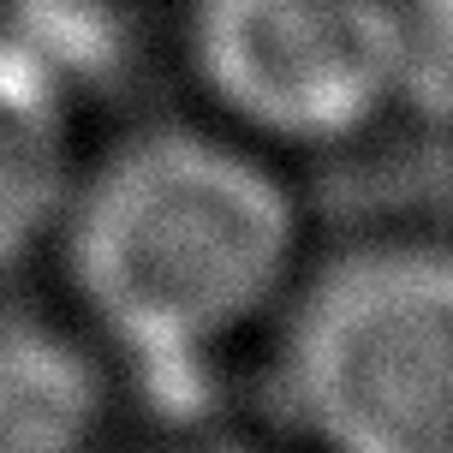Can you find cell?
Segmentation results:
<instances>
[{
  "label": "cell",
  "mask_w": 453,
  "mask_h": 453,
  "mask_svg": "<svg viewBox=\"0 0 453 453\" xmlns=\"http://www.w3.org/2000/svg\"><path fill=\"white\" fill-rule=\"evenodd\" d=\"M150 453H250V448H233L221 435H197V441H173V448H150Z\"/></svg>",
  "instance_id": "obj_7"
},
{
  "label": "cell",
  "mask_w": 453,
  "mask_h": 453,
  "mask_svg": "<svg viewBox=\"0 0 453 453\" xmlns=\"http://www.w3.org/2000/svg\"><path fill=\"white\" fill-rule=\"evenodd\" d=\"M108 400L90 340L0 317V453H108Z\"/></svg>",
  "instance_id": "obj_5"
},
{
  "label": "cell",
  "mask_w": 453,
  "mask_h": 453,
  "mask_svg": "<svg viewBox=\"0 0 453 453\" xmlns=\"http://www.w3.org/2000/svg\"><path fill=\"white\" fill-rule=\"evenodd\" d=\"M411 48V96L430 90L435 78L453 84V0H394Z\"/></svg>",
  "instance_id": "obj_6"
},
{
  "label": "cell",
  "mask_w": 453,
  "mask_h": 453,
  "mask_svg": "<svg viewBox=\"0 0 453 453\" xmlns=\"http://www.w3.org/2000/svg\"><path fill=\"white\" fill-rule=\"evenodd\" d=\"M78 167V90L0 24V274L54 245Z\"/></svg>",
  "instance_id": "obj_4"
},
{
  "label": "cell",
  "mask_w": 453,
  "mask_h": 453,
  "mask_svg": "<svg viewBox=\"0 0 453 453\" xmlns=\"http://www.w3.org/2000/svg\"><path fill=\"white\" fill-rule=\"evenodd\" d=\"M48 250L96 346L150 382L203 376L280 317L304 269V215L263 143L143 126L78 167Z\"/></svg>",
  "instance_id": "obj_1"
},
{
  "label": "cell",
  "mask_w": 453,
  "mask_h": 453,
  "mask_svg": "<svg viewBox=\"0 0 453 453\" xmlns=\"http://www.w3.org/2000/svg\"><path fill=\"white\" fill-rule=\"evenodd\" d=\"M180 54L215 126L280 150H340L411 96L394 0H185Z\"/></svg>",
  "instance_id": "obj_3"
},
{
  "label": "cell",
  "mask_w": 453,
  "mask_h": 453,
  "mask_svg": "<svg viewBox=\"0 0 453 453\" xmlns=\"http://www.w3.org/2000/svg\"><path fill=\"white\" fill-rule=\"evenodd\" d=\"M274 322L317 453H453V245L364 239L304 263Z\"/></svg>",
  "instance_id": "obj_2"
}]
</instances>
